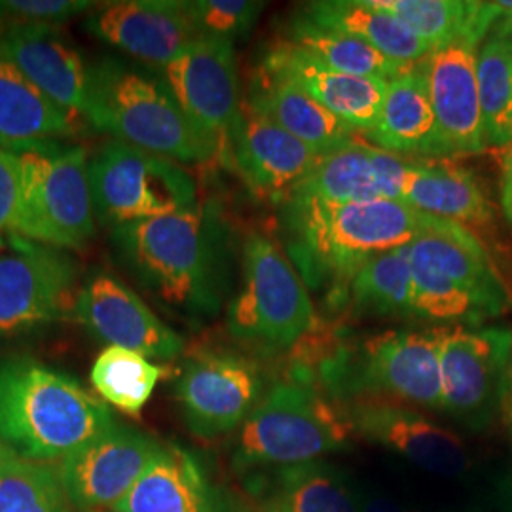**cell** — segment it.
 <instances>
[{
    "mask_svg": "<svg viewBox=\"0 0 512 512\" xmlns=\"http://www.w3.org/2000/svg\"><path fill=\"white\" fill-rule=\"evenodd\" d=\"M501 205L512 226V145L501 148Z\"/></svg>",
    "mask_w": 512,
    "mask_h": 512,
    "instance_id": "obj_41",
    "label": "cell"
},
{
    "mask_svg": "<svg viewBox=\"0 0 512 512\" xmlns=\"http://www.w3.org/2000/svg\"><path fill=\"white\" fill-rule=\"evenodd\" d=\"M264 2L253 0H190L188 16L200 37L234 42L249 35L262 14Z\"/></svg>",
    "mask_w": 512,
    "mask_h": 512,
    "instance_id": "obj_38",
    "label": "cell"
},
{
    "mask_svg": "<svg viewBox=\"0 0 512 512\" xmlns=\"http://www.w3.org/2000/svg\"><path fill=\"white\" fill-rule=\"evenodd\" d=\"M317 325L308 287L287 253L264 234L243 247V283L228 310V329L260 348L289 349Z\"/></svg>",
    "mask_w": 512,
    "mask_h": 512,
    "instance_id": "obj_6",
    "label": "cell"
},
{
    "mask_svg": "<svg viewBox=\"0 0 512 512\" xmlns=\"http://www.w3.org/2000/svg\"><path fill=\"white\" fill-rule=\"evenodd\" d=\"M162 73L186 118L213 147L217 160L230 162L232 135L243 103L234 42L200 37Z\"/></svg>",
    "mask_w": 512,
    "mask_h": 512,
    "instance_id": "obj_11",
    "label": "cell"
},
{
    "mask_svg": "<svg viewBox=\"0 0 512 512\" xmlns=\"http://www.w3.org/2000/svg\"><path fill=\"white\" fill-rule=\"evenodd\" d=\"M403 203L435 219L456 222L471 232L494 224V209L475 175L452 162H414L408 167Z\"/></svg>",
    "mask_w": 512,
    "mask_h": 512,
    "instance_id": "obj_27",
    "label": "cell"
},
{
    "mask_svg": "<svg viewBox=\"0 0 512 512\" xmlns=\"http://www.w3.org/2000/svg\"><path fill=\"white\" fill-rule=\"evenodd\" d=\"M302 16L327 29L361 38L385 57L414 65L433 50L397 18L376 8L370 0H323L311 2Z\"/></svg>",
    "mask_w": 512,
    "mask_h": 512,
    "instance_id": "obj_30",
    "label": "cell"
},
{
    "mask_svg": "<svg viewBox=\"0 0 512 512\" xmlns=\"http://www.w3.org/2000/svg\"><path fill=\"white\" fill-rule=\"evenodd\" d=\"M109 512H213L198 463L164 446L128 495Z\"/></svg>",
    "mask_w": 512,
    "mask_h": 512,
    "instance_id": "obj_29",
    "label": "cell"
},
{
    "mask_svg": "<svg viewBox=\"0 0 512 512\" xmlns=\"http://www.w3.org/2000/svg\"><path fill=\"white\" fill-rule=\"evenodd\" d=\"M511 349L509 329H440L442 410L471 423L486 420L503 395Z\"/></svg>",
    "mask_w": 512,
    "mask_h": 512,
    "instance_id": "obj_12",
    "label": "cell"
},
{
    "mask_svg": "<svg viewBox=\"0 0 512 512\" xmlns=\"http://www.w3.org/2000/svg\"><path fill=\"white\" fill-rule=\"evenodd\" d=\"M88 126L177 164L217 160L164 78L139 71L118 57L92 63Z\"/></svg>",
    "mask_w": 512,
    "mask_h": 512,
    "instance_id": "obj_4",
    "label": "cell"
},
{
    "mask_svg": "<svg viewBox=\"0 0 512 512\" xmlns=\"http://www.w3.org/2000/svg\"><path fill=\"white\" fill-rule=\"evenodd\" d=\"M365 139L403 158H448L421 61L387 80L378 124Z\"/></svg>",
    "mask_w": 512,
    "mask_h": 512,
    "instance_id": "obj_23",
    "label": "cell"
},
{
    "mask_svg": "<svg viewBox=\"0 0 512 512\" xmlns=\"http://www.w3.org/2000/svg\"><path fill=\"white\" fill-rule=\"evenodd\" d=\"M488 37L499 40L501 44H505L512 52V2H509L507 10L503 12V16L495 21L494 29Z\"/></svg>",
    "mask_w": 512,
    "mask_h": 512,
    "instance_id": "obj_42",
    "label": "cell"
},
{
    "mask_svg": "<svg viewBox=\"0 0 512 512\" xmlns=\"http://www.w3.org/2000/svg\"><path fill=\"white\" fill-rule=\"evenodd\" d=\"M478 97L486 147L512 145V52L486 37L476 52Z\"/></svg>",
    "mask_w": 512,
    "mask_h": 512,
    "instance_id": "obj_35",
    "label": "cell"
},
{
    "mask_svg": "<svg viewBox=\"0 0 512 512\" xmlns=\"http://www.w3.org/2000/svg\"><path fill=\"white\" fill-rule=\"evenodd\" d=\"M285 44L310 55L332 71L353 76H376L389 80L410 67L385 57L361 38L317 25L302 14L289 23Z\"/></svg>",
    "mask_w": 512,
    "mask_h": 512,
    "instance_id": "obj_31",
    "label": "cell"
},
{
    "mask_svg": "<svg viewBox=\"0 0 512 512\" xmlns=\"http://www.w3.org/2000/svg\"><path fill=\"white\" fill-rule=\"evenodd\" d=\"M476 52L475 44L458 42L421 59L448 158L476 154L486 148Z\"/></svg>",
    "mask_w": 512,
    "mask_h": 512,
    "instance_id": "obj_20",
    "label": "cell"
},
{
    "mask_svg": "<svg viewBox=\"0 0 512 512\" xmlns=\"http://www.w3.org/2000/svg\"><path fill=\"white\" fill-rule=\"evenodd\" d=\"M164 446L141 431L114 423L61 459L59 478L78 511H112Z\"/></svg>",
    "mask_w": 512,
    "mask_h": 512,
    "instance_id": "obj_13",
    "label": "cell"
},
{
    "mask_svg": "<svg viewBox=\"0 0 512 512\" xmlns=\"http://www.w3.org/2000/svg\"><path fill=\"white\" fill-rule=\"evenodd\" d=\"M421 38L433 52L469 42L480 46L509 2L471 0H370Z\"/></svg>",
    "mask_w": 512,
    "mask_h": 512,
    "instance_id": "obj_28",
    "label": "cell"
},
{
    "mask_svg": "<svg viewBox=\"0 0 512 512\" xmlns=\"http://www.w3.org/2000/svg\"><path fill=\"white\" fill-rule=\"evenodd\" d=\"M408 258L423 262L458 285L488 313L501 315L511 306L509 287L499 274L484 241L465 226L435 220L418 238L404 245Z\"/></svg>",
    "mask_w": 512,
    "mask_h": 512,
    "instance_id": "obj_22",
    "label": "cell"
},
{
    "mask_svg": "<svg viewBox=\"0 0 512 512\" xmlns=\"http://www.w3.org/2000/svg\"><path fill=\"white\" fill-rule=\"evenodd\" d=\"M353 431L321 389L306 378L275 384L243 421L236 459L241 465H281L283 469L313 463L323 454L342 450Z\"/></svg>",
    "mask_w": 512,
    "mask_h": 512,
    "instance_id": "obj_5",
    "label": "cell"
},
{
    "mask_svg": "<svg viewBox=\"0 0 512 512\" xmlns=\"http://www.w3.org/2000/svg\"><path fill=\"white\" fill-rule=\"evenodd\" d=\"M0 512H73L59 473L16 458L0 471Z\"/></svg>",
    "mask_w": 512,
    "mask_h": 512,
    "instance_id": "obj_36",
    "label": "cell"
},
{
    "mask_svg": "<svg viewBox=\"0 0 512 512\" xmlns=\"http://www.w3.org/2000/svg\"><path fill=\"white\" fill-rule=\"evenodd\" d=\"M507 380H509V385H511V389H512V349H511V359H509V370H507Z\"/></svg>",
    "mask_w": 512,
    "mask_h": 512,
    "instance_id": "obj_46",
    "label": "cell"
},
{
    "mask_svg": "<svg viewBox=\"0 0 512 512\" xmlns=\"http://www.w3.org/2000/svg\"><path fill=\"white\" fill-rule=\"evenodd\" d=\"M344 300L366 315L414 317V277L404 247L365 262L351 277Z\"/></svg>",
    "mask_w": 512,
    "mask_h": 512,
    "instance_id": "obj_32",
    "label": "cell"
},
{
    "mask_svg": "<svg viewBox=\"0 0 512 512\" xmlns=\"http://www.w3.org/2000/svg\"><path fill=\"white\" fill-rule=\"evenodd\" d=\"M95 219L118 228L194 207L198 186L183 165L110 139L90 158Z\"/></svg>",
    "mask_w": 512,
    "mask_h": 512,
    "instance_id": "obj_9",
    "label": "cell"
},
{
    "mask_svg": "<svg viewBox=\"0 0 512 512\" xmlns=\"http://www.w3.org/2000/svg\"><path fill=\"white\" fill-rule=\"evenodd\" d=\"M410 164L408 158L374 147L359 137L346 147L325 154L285 200L403 202L404 181Z\"/></svg>",
    "mask_w": 512,
    "mask_h": 512,
    "instance_id": "obj_19",
    "label": "cell"
},
{
    "mask_svg": "<svg viewBox=\"0 0 512 512\" xmlns=\"http://www.w3.org/2000/svg\"><path fill=\"white\" fill-rule=\"evenodd\" d=\"M116 421L71 376L31 357L0 359V439L21 459H65Z\"/></svg>",
    "mask_w": 512,
    "mask_h": 512,
    "instance_id": "obj_2",
    "label": "cell"
},
{
    "mask_svg": "<svg viewBox=\"0 0 512 512\" xmlns=\"http://www.w3.org/2000/svg\"><path fill=\"white\" fill-rule=\"evenodd\" d=\"M10 239H12V234H0V253H2L4 249H8Z\"/></svg>",
    "mask_w": 512,
    "mask_h": 512,
    "instance_id": "obj_45",
    "label": "cell"
},
{
    "mask_svg": "<svg viewBox=\"0 0 512 512\" xmlns=\"http://www.w3.org/2000/svg\"><path fill=\"white\" fill-rule=\"evenodd\" d=\"M93 8L90 0H0V21L59 27Z\"/></svg>",
    "mask_w": 512,
    "mask_h": 512,
    "instance_id": "obj_39",
    "label": "cell"
},
{
    "mask_svg": "<svg viewBox=\"0 0 512 512\" xmlns=\"http://www.w3.org/2000/svg\"><path fill=\"white\" fill-rule=\"evenodd\" d=\"M78 289L71 256L12 234L0 253V336L63 321L74 311Z\"/></svg>",
    "mask_w": 512,
    "mask_h": 512,
    "instance_id": "obj_10",
    "label": "cell"
},
{
    "mask_svg": "<svg viewBox=\"0 0 512 512\" xmlns=\"http://www.w3.org/2000/svg\"><path fill=\"white\" fill-rule=\"evenodd\" d=\"M23 202L18 234L54 249H82L95 236L86 148L55 145L19 154Z\"/></svg>",
    "mask_w": 512,
    "mask_h": 512,
    "instance_id": "obj_7",
    "label": "cell"
},
{
    "mask_svg": "<svg viewBox=\"0 0 512 512\" xmlns=\"http://www.w3.org/2000/svg\"><path fill=\"white\" fill-rule=\"evenodd\" d=\"M361 512H408L404 511L401 505H397L395 501L376 495V497H368L365 503L361 505Z\"/></svg>",
    "mask_w": 512,
    "mask_h": 512,
    "instance_id": "obj_43",
    "label": "cell"
},
{
    "mask_svg": "<svg viewBox=\"0 0 512 512\" xmlns=\"http://www.w3.org/2000/svg\"><path fill=\"white\" fill-rule=\"evenodd\" d=\"M90 378L105 403L128 416H139L162 378V368L145 355L109 346L97 355Z\"/></svg>",
    "mask_w": 512,
    "mask_h": 512,
    "instance_id": "obj_34",
    "label": "cell"
},
{
    "mask_svg": "<svg viewBox=\"0 0 512 512\" xmlns=\"http://www.w3.org/2000/svg\"><path fill=\"white\" fill-rule=\"evenodd\" d=\"M84 29L160 71L200 38L183 0L101 2L88 14Z\"/></svg>",
    "mask_w": 512,
    "mask_h": 512,
    "instance_id": "obj_16",
    "label": "cell"
},
{
    "mask_svg": "<svg viewBox=\"0 0 512 512\" xmlns=\"http://www.w3.org/2000/svg\"><path fill=\"white\" fill-rule=\"evenodd\" d=\"M321 158L323 154H317L275 124L249 99L241 103L232 135L230 164L256 196L283 202Z\"/></svg>",
    "mask_w": 512,
    "mask_h": 512,
    "instance_id": "obj_18",
    "label": "cell"
},
{
    "mask_svg": "<svg viewBox=\"0 0 512 512\" xmlns=\"http://www.w3.org/2000/svg\"><path fill=\"white\" fill-rule=\"evenodd\" d=\"M266 59L294 78L315 101L357 135L365 137L376 128L387 92L385 78L332 71L285 42L266 55Z\"/></svg>",
    "mask_w": 512,
    "mask_h": 512,
    "instance_id": "obj_24",
    "label": "cell"
},
{
    "mask_svg": "<svg viewBox=\"0 0 512 512\" xmlns=\"http://www.w3.org/2000/svg\"><path fill=\"white\" fill-rule=\"evenodd\" d=\"M266 512H361V505L342 476L313 461L279 473Z\"/></svg>",
    "mask_w": 512,
    "mask_h": 512,
    "instance_id": "obj_33",
    "label": "cell"
},
{
    "mask_svg": "<svg viewBox=\"0 0 512 512\" xmlns=\"http://www.w3.org/2000/svg\"><path fill=\"white\" fill-rule=\"evenodd\" d=\"M110 238L129 272L165 306L196 317L219 310V224L198 203L112 228Z\"/></svg>",
    "mask_w": 512,
    "mask_h": 512,
    "instance_id": "obj_3",
    "label": "cell"
},
{
    "mask_svg": "<svg viewBox=\"0 0 512 512\" xmlns=\"http://www.w3.org/2000/svg\"><path fill=\"white\" fill-rule=\"evenodd\" d=\"M321 378L334 391L376 393L442 410L440 329L376 334L353 353L327 359Z\"/></svg>",
    "mask_w": 512,
    "mask_h": 512,
    "instance_id": "obj_8",
    "label": "cell"
},
{
    "mask_svg": "<svg viewBox=\"0 0 512 512\" xmlns=\"http://www.w3.org/2000/svg\"><path fill=\"white\" fill-rule=\"evenodd\" d=\"M84 512H109V511H84Z\"/></svg>",
    "mask_w": 512,
    "mask_h": 512,
    "instance_id": "obj_47",
    "label": "cell"
},
{
    "mask_svg": "<svg viewBox=\"0 0 512 512\" xmlns=\"http://www.w3.org/2000/svg\"><path fill=\"white\" fill-rule=\"evenodd\" d=\"M0 55L59 109L88 124L92 63L59 27L0 21Z\"/></svg>",
    "mask_w": 512,
    "mask_h": 512,
    "instance_id": "obj_17",
    "label": "cell"
},
{
    "mask_svg": "<svg viewBox=\"0 0 512 512\" xmlns=\"http://www.w3.org/2000/svg\"><path fill=\"white\" fill-rule=\"evenodd\" d=\"M403 202H281L287 256L311 289L344 300L351 277L376 255L399 249L435 224Z\"/></svg>",
    "mask_w": 512,
    "mask_h": 512,
    "instance_id": "obj_1",
    "label": "cell"
},
{
    "mask_svg": "<svg viewBox=\"0 0 512 512\" xmlns=\"http://www.w3.org/2000/svg\"><path fill=\"white\" fill-rule=\"evenodd\" d=\"M247 99L317 154L325 156L359 139L353 129L268 59L258 69Z\"/></svg>",
    "mask_w": 512,
    "mask_h": 512,
    "instance_id": "obj_25",
    "label": "cell"
},
{
    "mask_svg": "<svg viewBox=\"0 0 512 512\" xmlns=\"http://www.w3.org/2000/svg\"><path fill=\"white\" fill-rule=\"evenodd\" d=\"M18 458L8 446H6V442L0 439V471L10 463V461H14V459Z\"/></svg>",
    "mask_w": 512,
    "mask_h": 512,
    "instance_id": "obj_44",
    "label": "cell"
},
{
    "mask_svg": "<svg viewBox=\"0 0 512 512\" xmlns=\"http://www.w3.org/2000/svg\"><path fill=\"white\" fill-rule=\"evenodd\" d=\"M76 321L95 340L139 355L169 361L181 355L183 336L167 327L141 296L107 272H95L78 289Z\"/></svg>",
    "mask_w": 512,
    "mask_h": 512,
    "instance_id": "obj_15",
    "label": "cell"
},
{
    "mask_svg": "<svg viewBox=\"0 0 512 512\" xmlns=\"http://www.w3.org/2000/svg\"><path fill=\"white\" fill-rule=\"evenodd\" d=\"M84 126L0 55V148L14 154L52 148Z\"/></svg>",
    "mask_w": 512,
    "mask_h": 512,
    "instance_id": "obj_26",
    "label": "cell"
},
{
    "mask_svg": "<svg viewBox=\"0 0 512 512\" xmlns=\"http://www.w3.org/2000/svg\"><path fill=\"white\" fill-rule=\"evenodd\" d=\"M414 317L437 323H478L488 313L471 294L465 293L431 266L412 260Z\"/></svg>",
    "mask_w": 512,
    "mask_h": 512,
    "instance_id": "obj_37",
    "label": "cell"
},
{
    "mask_svg": "<svg viewBox=\"0 0 512 512\" xmlns=\"http://www.w3.org/2000/svg\"><path fill=\"white\" fill-rule=\"evenodd\" d=\"M357 433L395 450L421 469L458 476L469 467L467 448L458 435L401 404L365 401L349 414Z\"/></svg>",
    "mask_w": 512,
    "mask_h": 512,
    "instance_id": "obj_21",
    "label": "cell"
},
{
    "mask_svg": "<svg viewBox=\"0 0 512 512\" xmlns=\"http://www.w3.org/2000/svg\"><path fill=\"white\" fill-rule=\"evenodd\" d=\"M256 366L230 353H198L186 361L177 399L188 429L213 439L243 425L260 397Z\"/></svg>",
    "mask_w": 512,
    "mask_h": 512,
    "instance_id": "obj_14",
    "label": "cell"
},
{
    "mask_svg": "<svg viewBox=\"0 0 512 512\" xmlns=\"http://www.w3.org/2000/svg\"><path fill=\"white\" fill-rule=\"evenodd\" d=\"M23 202L19 154L0 148V234H18Z\"/></svg>",
    "mask_w": 512,
    "mask_h": 512,
    "instance_id": "obj_40",
    "label": "cell"
}]
</instances>
